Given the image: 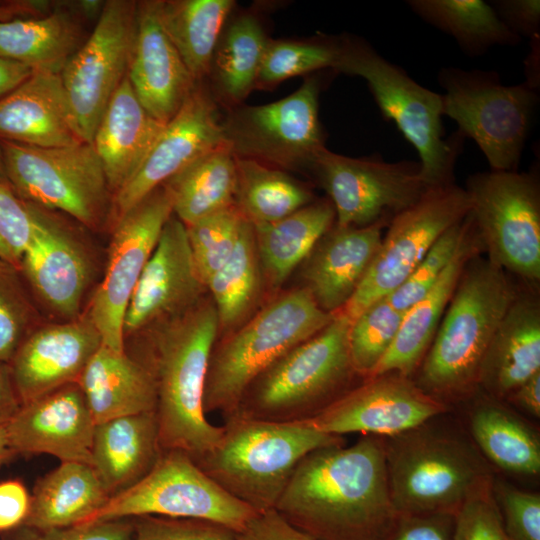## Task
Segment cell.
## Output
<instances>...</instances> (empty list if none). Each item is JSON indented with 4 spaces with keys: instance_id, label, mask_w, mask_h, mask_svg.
Returning <instances> with one entry per match:
<instances>
[{
    "instance_id": "obj_22",
    "label": "cell",
    "mask_w": 540,
    "mask_h": 540,
    "mask_svg": "<svg viewBox=\"0 0 540 540\" xmlns=\"http://www.w3.org/2000/svg\"><path fill=\"white\" fill-rule=\"evenodd\" d=\"M101 345V336L85 312L74 320L42 323L8 363L20 403L77 383Z\"/></svg>"
},
{
    "instance_id": "obj_16",
    "label": "cell",
    "mask_w": 540,
    "mask_h": 540,
    "mask_svg": "<svg viewBox=\"0 0 540 540\" xmlns=\"http://www.w3.org/2000/svg\"><path fill=\"white\" fill-rule=\"evenodd\" d=\"M136 1H105L92 33L60 73L80 139L91 143L111 98L127 75L136 30Z\"/></svg>"
},
{
    "instance_id": "obj_34",
    "label": "cell",
    "mask_w": 540,
    "mask_h": 540,
    "mask_svg": "<svg viewBox=\"0 0 540 540\" xmlns=\"http://www.w3.org/2000/svg\"><path fill=\"white\" fill-rule=\"evenodd\" d=\"M109 498L90 465L61 462L37 480L29 513L22 525L43 530L83 524Z\"/></svg>"
},
{
    "instance_id": "obj_21",
    "label": "cell",
    "mask_w": 540,
    "mask_h": 540,
    "mask_svg": "<svg viewBox=\"0 0 540 540\" xmlns=\"http://www.w3.org/2000/svg\"><path fill=\"white\" fill-rule=\"evenodd\" d=\"M207 294L192 256L186 227L172 214L127 306L124 341L184 313Z\"/></svg>"
},
{
    "instance_id": "obj_43",
    "label": "cell",
    "mask_w": 540,
    "mask_h": 540,
    "mask_svg": "<svg viewBox=\"0 0 540 540\" xmlns=\"http://www.w3.org/2000/svg\"><path fill=\"white\" fill-rule=\"evenodd\" d=\"M405 312L386 297L370 304L350 321L348 345L358 375L370 377L393 344Z\"/></svg>"
},
{
    "instance_id": "obj_23",
    "label": "cell",
    "mask_w": 540,
    "mask_h": 540,
    "mask_svg": "<svg viewBox=\"0 0 540 540\" xmlns=\"http://www.w3.org/2000/svg\"><path fill=\"white\" fill-rule=\"evenodd\" d=\"M95 422L77 383L21 404L5 425L16 454H49L91 466Z\"/></svg>"
},
{
    "instance_id": "obj_30",
    "label": "cell",
    "mask_w": 540,
    "mask_h": 540,
    "mask_svg": "<svg viewBox=\"0 0 540 540\" xmlns=\"http://www.w3.org/2000/svg\"><path fill=\"white\" fill-rule=\"evenodd\" d=\"M161 451L155 412L122 416L95 425L91 467L111 497L141 480Z\"/></svg>"
},
{
    "instance_id": "obj_2",
    "label": "cell",
    "mask_w": 540,
    "mask_h": 540,
    "mask_svg": "<svg viewBox=\"0 0 540 540\" xmlns=\"http://www.w3.org/2000/svg\"><path fill=\"white\" fill-rule=\"evenodd\" d=\"M217 336L216 308L208 293L184 313L128 339H134L136 347L133 352L125 350L146 365L155 382L162 450H181L195 460L221 438L223 427L212 424L203 408L206 375Z\"/></svg>"
},
{
    "instance_id": "obj_10",
    "label": "cell",
    "mask_w": 540,
    "mask_h": 540,
    "mask_svg": "<svg viewBox=\"0 0 540 540\" xmlns=\"http://www.w3.org/2000/svg\"><path fill=\"white\" fill-rule=\"evenodd\" d=\"M5 180L24 201L61 211L83 226H110L113 194L89 142L35 147L0 141Z\"/></svg>"
},
{
    "instance_id": "obj_52",
    "label": "cell",
    "mask_w": 540,
    "mask_h": 540,
    "mask_svg": "<svg viewBox=\"0 0 540 540\" xmlns=\"http://www.w3.org/2000/svg\"><path fill=\"white\" fill-rule=\"evenodd\" d=\"M455 515H399L392 529L380 540H452Z\"/></svg>"
},
{
    "instance_id": "obj_41",
    "label": "cell",
    "mask_w": 540,
    "mask_h": 540,
    "mask_svg": "<svg viewBox=\"0 0 540 540\" xmlns=\"http://www.w3.org/2000/svg\"><path fill=\"white\" fill-rule=\"evenodd\" d=\"M236 206L252 224L280 220L315 200L312 186L287 171L235 157Z\"/></svg>"
},
{
    "instance_id": "obj_49",
    "label": "cell",
    "mask_w": 540,
    "mask_h": 540,
    "mask_svg": "<svg viewBox=\"0 0 540 540\" xmlns=\"http://www.w3.org/2000/svg\"><path fill=\"white\" fill-rule=\"evenodd\" d=\"M131 519L134 540H236L237 533L206 520L152 515Z\"/></svg>"
},
{
    "instance_id": "obj_7",
    "label": "cell",
    "mask_w": 540,
    "mask_h": 540,
    "mask_svg": "<svg viewBox=\"0 0 540 540\" xmlns=\"http://www.w3.org/2000/svg\"><path fill=\"white\" fill-rule=\"evenodd\" d=\"M335 314L323 311L302 286L268 299L245 324L216 340L204 387L205 414L230 416L258 374L325 328Z\"/></svg>"
},
{
    "instance_id": "obj_20",
    "label": "cell",
    "mask_w": 540,
    "mask_h": 540,
    "mask_svg": "<svg viewBox=\"0 0 540 540\" xmlns=\"http://www.w3.org/2000/svg\"><path fill=\"white\" fill-rule=\"evenodd\" d=\"M48 211L38 207L36 230L19 270L39 310L70 321L84 314L92 257L79 235Z\"/></svg>"
},
{
    "instance_id": "obj_35",
    "label": "cell",
    "mask_w": 540,
    "mask_h": 540,
    "mask_svg": "<svg viewBox=\"0 0 540 540\" xmlns=\"http://www.w3.org/2000/svg\"><path fill=\"white\" fill-rule=\"evenodd\" d=\"M85 39L79 20L68 10L0 21V56L33 72L60 74Z\"/></svg>"
},
{
    "instance_id": "obj_13",
    "label": "cell",
    "mask_w": 540,
    "mask_h": 540,
    "mask_svg": "<svg viewBox=\"0 0 540 540\" xmlns=\"http://www.w3.org/2000/svg\"><path fill=\"white\" fill-rule=\"evenodd\" d=\"M322 82L307 77L289 96L259 105H238L222 116L223 142L235 157L255 160L284 171L307 172L325 148L319 120Z\"/></svg>"
},
{
    "instance_id": "obj_53",
    "label": "cell",
    "mask_w": 540,
    "mask_h": 540,
    "mask_svg": "<svg viewBox=\"0 0 540 540\" xmlns=\"http://www.w3.org/2000/svg\"><path fill=\"white\" fill-rule=\"evenodd\" d=\"M491 6L503 24L521 39L540 36L539 0H498Z\"/></svg>"
},
{
    "instance_id": "obj_1",
    "label": "cell",
    "mask_w": 540,
    "mask_h": 540,
    "mask_svg": "<svg viewBox=\"0 0 540 540\" xmlns=\"http://www.w3.org/2000/svg\"><path fill=\"white\" fill-rule=\"evenodd\" d=\"M319 540H380L395 525L382 437L308 453L274 509Z\"/></svg>"
},
{
    "instance_id": "obj_14",
    "label": "cell",
    "mask_w": 540,
    "mask_h": 540,
    "mask_svg": "<svg viewBox=\"0 0 540 540\" xmlns=\"http://www.w3.org/2000/svg\"><path fill=\"white\" fill-rule=\"evenodd\" d=\"M307 173L333 204L338 227L389 224L428 189L419 162H388L378 154L354 158L326 147L316 154Z\"/></svg>"
},
{
    "instance_id": "obj_25",
    "label": "cell",
    "mask_w": 540,
    "mask_h": 540,
    "mask_svg": "<svg viewBox=\"0 0 540 540\" xmlns=\"http://www.w3.org/2000/svg\"><path fill=\"white\" fill-rule=\"evenodd\" d=\"M338 227L335 224L318 240L299 266L300 286L307 289L325 312H340L349 302L382 242L383 228Z\"/></svg>"
},
{
    "instance_id": "obj_29",
    "label": "cell",
    "mask_w": 540,
    "mask_h": 540,
    "mask_svg": "<svg viewBox=\"0 0 540 540\" xmlns=\"http://www.w3.org/2000/svg\"><path fill=\"white\" fill-rule=\"evenodd\" d=\"M466 402L469 404L466 430L490 466L510 475H539L538 431L505 401L480 389Z\"/></svg>"
},
{
    "instance_id": "obj_56",
    "label": "cell",
    "mask_w": 540,
    "mask_h": 540,
    "mask_svg": "<svg viewBox=\"0 0 540 540\" xmlns=\"http://www.w3.org/2000/svg\"><path fill=\"white\" fill-rule=\"evenodd\" d=\"M517 412L540 418V372L515 388L504 400Z\"/></svg>"
},
{
    "instance_id": "obj_8",
    "label": "cell",
    "mask_w": 540,
    "mask_h": 540,
    "mask_svg": "<svg viewBox=\"0 0 540 540\" xmlns=\"http://www.w3.org/2000/svg\"><path fill=\"white\" fill-rule=\"evenodd\" d=\"M339 38L340 52L333 70L366 80L383 117L392 121L417 151L426 187L455 183L454 170L465 138L457 131L444 138L442 94L417 83L365 39L353 35Z\"/></svg>"
},
{
    "instance_id": "obj_48",
    "label": "cell",
    "mask_w": 540,
    "mask_h": 540,
    "mask_svg": "<svg viewBox=\"0 0 540 540\" xmlns=\"http://www.w3.org/2000/svg\"><path fill=\"white\" fill-rule=\"evenodd\" d=\"M491 491L512 540H540V494L520 489L494 474Z\"/></svg>"
},
{
    "instance_id": "obj_18",
    "label": "cell",
    "mask_w": 540,
    "mask_h": 540,
    "mask_svg": "<svg viewBox=\"0 0 540 540\" xmlns=\"http://www.w3.org/2000/svg\"><path fill=\"white\" fill-rule=\"evenodd\" d=\"M221 143L219 103L210 87L199 82L165 125L136 173L114 194L110 227L151 192Z\"/></svg>"
},
{
    "instance_id": "obj_15",
    "label": "cell",
    "mask_w": 540,
    "mask_h": 540,
    "mask_svg": "<svg viewBox=\"0 0 540 540\" xmlns=\"http://www.w3.org/2000/svg\"><path fill=\"white\" fill-rule=\"evenodd\" d=\"M470 208L465 189L456 183L428 188L390 221L369 269L341 311L352 320L370 304L394 292L439 237L464 219Z\"/></svg>"
},
{
    "instance_id": "obj_60",
    "label": "cell",
    "mask_w": 540,
    "mask_h": 540,
    "mask_svg": "<svg viewBox=\"0 0 540 540\" xmlns=\"http://www.w3.org/2000/svg\"><path fill=\"white\" fill-rule=\"evenodd\" d=\"M14 456L8 443L5 425H0V463Z\"/></svg>"
},
{
    "instance_id": "obj_9",
    "label": "cell",
    "mask_w": 540,
    "mask_h": 540,
    "mask_svg": "<svg viewBox=\"0 0 540 540\" xmlns=\"http://www.w3.org/2000/svg\"><path fill=\"white\" fill-rule=\"evenodd\" d=\"M443 116L471 138L493 171H518L539 107V91L523 82L504 85L494 70L442 67L437 74Z\"/></svg>"
},
{
    "instance_id": "obj_44",
    "label": "cell",
    "mask_w": 540,
    "mask_h": 540,
    "mask_svg": "<svg viewBox=\"0 0 540 540\" xmlns=\"http://www.w3.org/2000/svg\"><path fill=\"white\" fill-rule=\"evenodd\" d=\"M42 323L19 268L0 260V362L8 364L25 338Z\"/></svg>"
},
{
    "instance_id": "obj_61",
    "label": "cell",
    "mask_w": 540,
    "mask_h": 540,
    "mask_svg": "<svg viewBox=\"0 0 540 540\" xmlns=\"http://www.w3.org/2000/svg\"><path fill=\"white\" fill-rule=\"evenodd\" d=\"M0 180L3 181V182H6V180H5V174H4V169H3V163H2L1 152H0ZM6 183H7V182H6Z\"/></svg>"
},
{
    "instance_id": "obj_28",
    "label": "cell",
    "mask_w": 540,
    "mask_h": 540,
    "mask_svg": "<svg viewBox=\"0 0 540 540\" xmlns=\"http://www.w3.org/2000/svg\"><path fill=\"white\" fill-rule=\"evenodd\" d=\"M165 125L146 111L126 75L91 141L113 196L139 169Z\"/></svg>"
},
{
    "instance_id": "obj_36",
    "label": "cell",
    "mask_w": 540,
    "mask_h": 540,
    "mask_svg": "<svg viewBox=\"0 0 540 540\" xmlns=\"http://www.w3.org/2000/svg\"><path fill=\"white\" fill-rule=\"evenodd\" d=\"M216 308L217 339L245 324L269 299L259 263L254 229L247 219L226 263L206 283Z\"/></svg>"
},
{
    "instance_id": "obj_45",
    "label": "cell",
    "mask_w": 540,
    "mask_h": 540,
    "mask_svg": "<svg viewBox=\"0 0 540 540\" xmlns=\"http://www.w3.org/2000/svg\"><path fill=\"white\" fill-rule=\"evenodd\" d=\"M245 221L235 205L185 225L192 256L205 285L231 256Z\"/></svg>"
},
{
    "instance_id": "obj_39",
    "label": "cell",
    "mask_w": 540,
    "mask_h": 540,
    "mask_svg": "<svg viewBox=\"0 0 540 540\" xmlns=\"http://www.w3.org/2000/svg\"><path fill=\"white\" fill-rule=\"evenodd\" d=\"M162 186L171 197L173 214L184 225H189L236 205L235 156L223 142Z\"/></svg>"
},
{
    "instance_id": "obj_11",
    "label": "cell",
    "mask_w": 540,
    "mask_h": 540,
    "mask_svg": "<svg viewBox=\"0 0 540 540\" xmlns=\"http://www.w3.org/2000/svg\"><path fill=\"white\" fill-rule=\"evenodd\" d=\"M487 259L526 282L540 279V180L526 172L470 175L464 188Z\"/></svg>"
},
{
    "instance_id": "obj_27",
    "label": "cell",
    "mask_w": 540,
    "mask_h": 540,
    "mask_svg": "<svg viewBox=\"0 0 540 540\" xmlns=\"http://www.w3.org/2000/svg\"><path fill=\"white\" fill-rule=\"evenodd\" d=\"M540 372V301L518 291L497 326L483 357L478 389L499 399Z\"/></svg>"
},
{
    "instance_id": "obj_4",
    "label": "cell",
    "mask_w": 540,
    "mask_h": 540,
    "mask_svg": "<svg viewBox=\"0 0 540 540\" xmlns=\"http://www.w3.org/2000/svg\"><path fill=\"white\" fill-rule=\"evenodd\" d=\"M517 291L506 271L479 254L472 257L414 382L449 406L470 398L478 390L485 352Z\"/></svg>"
},
{
    "instance_id": "obj_50",
    "label": "cell",
    "mask_w": 540,
    "mask_h": 540,
    "mask_svg": "<svg viewBox=\"0 0 540 540\" xmlns=\"http://www.w3.org/2000/svg\"><path fill=\"white\" fill-rule=\"evenodd\" d=\"M491 483L456 513L452 540H512L492 496Z\"/></svg>"
},
{
    "instance_id": "obj_37",
    "label": "cell",
    "mask_w": 540,
    "mask_h": 540,
    "mask_svg": "<svg viewBox=\"0 0 540 540\" xmlns=\"http://www.w3.org/2000/svg\"><path fill=\"white\" fill-rule=\"evenodd\" d=\"M269 37L252 13L228 19L214 50L208 78L211 91L226 109L243 104L256 81Z\"/></svg>"
},
{
    "instance_id": "obj_17",
    "label": "cell",
    "mask_w": 540,
    "mask_h": 540,
    "mask_svg": "<svg viewBox=\"0 0 540 540\" xmlns=\"http://www.w3.org/2000/svg\"><path fill=\"white\" fill-rule=\"evenodd\" d=\"M172 214L171 197L160 186L112 227L104 276L85 313L99 332L102 344L115 351L125 350L123 322L127 306Z\"/></svg>"
},
{
    "instance_id": "obj_47",
    "label": "cell",
    "mask_w": 540,
    "mask_h": 540,
    "mask_svg": "<svg viewBox=\"0 0 540 540\" xmlns=\"http://www.w3.org/2000/svg\"><path fill=\"white\" fill-rule=\"evenodd\" d=\"M38 207L0 180V260L17 268L36 230Z\"/></svg>"
},
{
    "instance_id": "obj_46",
    "label": "cell",
    "mask_w": 540,
    "mask_h": 540,
    "mask_svg": "<svg viewBox=\"0 0 540 540\" xmlns=\"http://www.w3.org/2000/svg\"><path fill=\"white\" fill-rule=\"evenodd\" d=\"M473 227L471 213L446 230L408 278L386 298L396 309L406 312L435 285L457 255Z\"/></svg>"
},
{
    "instance_id": "obj_3",
    "label": "cell",
    "mask_w": 540,
    "mask_h": 540,
    "mask_svg": "<svg viewBox=\"0 0 540 540\" xmlns=\"http://www.w3.org/2000/svg\"><path fill=\"white\" fill-rule=\"evenodd\" d=\"M448 413L382 437L390 495L399 515H456L492 481L494 469Z\"/></svg>"
},
{
    "instance_id": "obj_58",
    "label": "cell",
    "mask_w": 540,
    "mask_h": 540,
    "mask_svg": "<svg viewBox=\"0 0 540 540\" xmlns=\"http://www.w3.org/2000/svg\"><path fill=\"white\" fill-rule=\"evenodd\" d=\"M28 66L0 56V98L32 75Z\"/></svg>"
},
{
    "instance_id": "obj_26",
    "label": "cell",
    "mask_w": 540,
    "mask_h": 540,
    "mask_svg": "<svg viewBox=\"0 0 540 540\" xmlns=\"http://www.w3.org/2000/svg\"><path fill=\"white\" fill-rule=\"evenodd\" d=\"M0 141L35 147L83 142L76 130L60 74L33 72L0 98Z\"/></svg>"
},
{
    "instance_id": "obj_12",
    "label": "cell",
    "mask_w": 540,
    "mask_h": 540,
    "mask_svg": "<svg viewBox=\"0 0 540 540\" xmlns=\"http://www.w3.org/2000/svg\"><path fill=\"white\" fill-rule=\"evenodd\" d=\"M256 514L224 491L187 453L169 449L161 451L141 480L111 496L85 523L152 515L206 520L239 533Z\"/></svg>"
},
{
    "instance_id": "obj_24",
    "label": "cell",
    "mask_w": 540,
    "mask_h": 540,
    "mask_svg": "<svg viewBox=\"0 0 540 540\" xmlns=\"http://www.w3.org/2000/svg\"><path fill=\"white\" fill-rule=\"evenodd\" d=\"M128 80L143 107L167 124L197 84L165 32L158 0L137 2Z\"/></svg>"
},
{
    "instance_id": "obj_40",
    "label": "cell",
    "mask_w": 540,
    "mask_h": 540,
    "mask_svg": "<svg viewBox=\"0 0 540 540\" xmlns=\"http://www.w3.org/2000/svg\"><path fill=\"white\" fill-rule=\"evenodd\" d=\"M420 19L452 37L470 57L495 46H517L522 39L499 19L491 4L482 0H409Z\"/></svg>"
},
{
    "instance_id": "obj_51",
    "label": "cell",
    "mask_w": 540,
    "mask_h": 540,
    "mask_svg": "<svg viewBox=\"0 0 540 540\" xmlns=\"http://www.w3.org/2000/svg\"><path fill=\"white\" fill-rule=\"evenodd\" d=\"M6 540H134L132 519H116L62 528L35 529L21 525Z\"/></svg>"
},
{
    "instance_id": "obj_33",
    "label": "cell",
    "mask_w": 540,
    "mask_h": 540,
    "mask_svg": "<svg viewBox=\"0 0 540 540\" xmlns=\"http://www.w3.org/2000/svg\"><path fill=\"white\" fill-rule=\"evenodd\" d=\"M335 224V210L326 198L315 199L292 214L270 223L252 224L263 280L269 299Z\"/></svg>"
},
{
    "instance_id": "obj_5",
    "label": "cell",
    "mask_w": 540,
    "mask_h": 540,
    "mask_svg": "<svg viewBox=\"0 0 540 540\" xmlns=\"http://www.w3.org/2000/svg\"><path fill=\"white\" fill-rule=\"evenodd\" d=\"M350 321L337 312L325 328L269 365L250 382L231 415L305 422L357 386L364 379L350 357Z\"/></svg>"
},
{
    "instance_id": "obj_32",
    "label": "cell",
    "mask_w": 540,
    "mask_h": 540,
    "mask_svg": "<svg viewBox=\"0 0 540 540\" xmlns=\"http://www.w3.org/2000/svg\"><path fill=\"white\" fill-rule=\"evenodd\" d=\"M484 251L475 224L461 249L435 285L404 314L397 336L373 374L399 373L413 377L437 332L468 261Z\"/></svg>"
},
{
    "instance_id": "obj_59",
    "label": "cell",
    "mask_w": 540,
    "mask_h": 540,
    "mask_svg": "<svg viewBox=\"0 0 540 540\" xmlns=\"http://www.w3.org/2000/svg\"><path fill=\"white\" fill-rule=\"evenodd\" d=\"M539 52L540 36L530 40V51L527 55V58L525 59V83H527L531 88L538 91L540 87Z\"/></svg>"
},
{
    "instance_id": "obj_54",
    "label": "cell",
    "mask_w": 540,
    "mask_h": 540,
    "mask_svg": "<svg viewBox=\"0 0 540 540\" xmlns=\"http://www.w3.org/2000/svg\"><path fill=\"white\" fill-rule=\"evenodd\" d=\"M236 540H319L296 528L275 510L257 513Z\"/></svg>"
},
{
    "instance_id": "obj_19",
    "label": "cell",
    "mask_w": 540,
    "mask_h": 540,
    "mask_svg": "<svg viewBox=\"0 0 540 540\" xmlns=\"http://www.w3.org/2000/svg\"><path fill=\"white\" fill-rule=\"evenodd\" d=\"M449 411V405L423 391L411 377L391 372L362 380L318 416L300 423L331 435L385 438Z\"/></svg>"
},
{
    "instance_id": "obj_31",
    "label": "cell",
    "mask_w": 540,
    "mask_h": 540,
    "mask_svg": "<svg viewBox=\"0 0 540 540\" xmlns=\"http://www.w3.org/2000/svg\"><path fill=\"white\" fill-rule=\"evenodd\" d=\"M77 384L95 424L156 410L153 376L146 365L127 350L118 352L102 344Z\"/></svg>"
},
{
    "instance_id": "obj_38",
    "label": "cell",
    "mask_w": 540,
    "mask_h": 540,
    "mask_svg": "<svg viewBox=\"0 0 540 540\" xmlns=\"http://www.w3.org/2000/svg\"><path fill=\"white\" fill-rule=\"evenodd\" d=\"M233 0H158L160 22L192 79L204 82Z\"/></svg>"
},
{
    "instance_id": "obj_57",
    "label": "cell",
    "mask_w": 540,
    "mask_h": 540,
    "mask_svg": "<svg viewBox=\"0 0 540 540\" xmlns=\"http://www.w3.org/2000/svg\"><path fill=\"white\" fill-rule=\"evenodd\" d=\"M20 406L9 365L0 362V425H6Z\"/></svg>"
},
{
    "instance_id": "obj_6",
    "label": "cell",
    "mask_w": 540,
    "mask_h": 540,
    "mask_svg": "<svg viewBox=\"0 0 540 540\" xmlns=\"http://www.w3.org/2000/svg\"><path fill=\"white\" fill-rule=\"evenodd\" d=\"M219 442L195 463L224 491L257 513L274 510L299 462L343 436L304 423H276L231 415Z\"/></svg>"
},
{
    "instance_id": "obj_55",
    "label": "cell",
    "mask_w": 540,
    "mask_h": 540,
    "mask_svg": "<svg viewBox=\"0 0 540 540\" xmlns=\"http://www.w3.org/2000/svg\"><path fill=\"white\" fill-rule=\"evenodd\" d=\"M31 495L19 480L0 482V533L21 526L28 516Z\"/></svg>"
},
{
    "instance_id": "obj_42",
    "label": "cell",
    "mask_w": 540,
    "mask_h": 540,
    "mask_svg": "<svg viewBox=\"0 0 540 540\" xmlns=\"http://www.w3.org/2000/svg\"><path fill=\"white\" fill-rule=\"evenodd\" d=\"M339 52V37L318 36L307 40L269 38L260 65L256 89H270L292 77L333 69Z\"/></svg>"
}]
</instances>
